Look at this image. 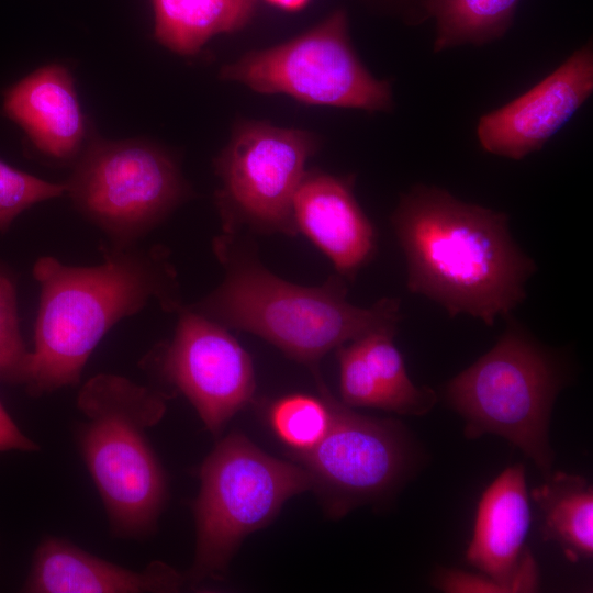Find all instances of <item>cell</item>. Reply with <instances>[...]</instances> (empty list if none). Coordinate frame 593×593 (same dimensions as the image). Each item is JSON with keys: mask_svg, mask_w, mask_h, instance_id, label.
Masks as SVG:
<instances>
[{"mask_svg": "<svg viewBox=\"0 0 593 593\" xmlns=\"http://www.w3.org/2000/svg\"><path fill=\"white\" fill-rule=\"evenodd\" d=\"M392 223L407 265V288L450 316L486 325L525 298L534 261L513 240L508 217L417 184L401 199Z\"/></svg>", "mask_w": 593, "mask_h": 593, "instance_id": "obj_1", "label": "cell"}, {"mask_svg": "<svg viewBox=\"0 0 593 593\" xmlns=\"http://www.w3.org/2000/svg\"><path fill=\"white\" fill-rule=\"evenodd\" d=\"M104 261L74 267L45 256L33 266L40 303L23 385L31 396L80 383L85 366L102 337L122 318L156 299L163 310L182 307L168 254L161 246L112 249Z\"/></svg>", "mask_w": 593, "mask_h": 593, "instance_id": "obj_2", "label": "cell"}, {"mask_svg": "<svg viewBox=\"0 0 593 593\" xmlns=\"http://www.w3.org/2000/svg\"><path fill=\"white\" fill-rule=\"evenodd\" d=\"M214 247L225 278L190 309L226 328L262 337L312 370L329 350L370 332L395 328L400 320L395 299L359 307L347 302L339 279L332 278L321 287L298 286L251 257L233 254L223 238Z\"/></svg>", "mask_w": 593, "mask_h": 593, "instance_id": "obj_3", "label": "cell"}, {"mask_svg": "<svg viewBox=\"0 0 593 593\" xmlns=\"http://www.w3.org/2000/svg\"><path fill=\"white\" fill-rule=\"evenodd\" d=\"M75 440L120 539L152 536L168 499L167 477L147 436L165 415L164 393L114 373H98L80 388Z\"/></svg>", "mask_w": 593, "mask_h": 593, "instance_id": "obj_4", "label": "cell"}, {"mask_svg": "<svg viewBox=\"0 0 593 593\" xmlns=\"http://www.w3.org/2000/svg\"><path fill=\"white\" fill-rule=\"evenodd\" d=\"M199 479L195 551L187 577L192 586L222 578L248 534L268 525L290 497L312 489L302 466L267 455L240 433L217 443Z\"/></svg>", "mask_w": 593, "mask_h": 593, "instance_id": "obj_5", "label": "cell"}, {"mask_svg": "<svg viewBox=\"0 0 593 593\" xmlns=\"http://www.w3.org/2000/svg\"><path fill=\"white\" fill-rule=\"evenodd\" d=\"M560 384L552 359L511 323L491 350L448 383L446 398L463 418L467 438L501 436L547 475L553 461L550 414Z\"/></svg>", "mask_w": 593, "mask_h": 593, "instance_id": "obj_6", "label": "cell"}, {"mask_svg": "<svg viewBox=\"0 0 593 593\" xmlns=\"http://www.w3.org/2000/svg\"><path fill=\"white\" fill-rule=\"evenodd\" d=\"M66 194L112 249L136 246L190 197L174 156L145 138L91 134L71 165Z\"/></svg>", "mask_w": 593, "mask_h": 593, "instance_id": "obj_7", "label": "cell"}, {"mask_svg": "<svg viewBox=\"0 0 593 593\" xmlns=\"http://www.w3.org/2000/svg\"><path fill=\"white\" fill-rule=\"evenodd\" d=\"M220 76L259 93H284L307 104L368 112L393 105L390 83L374 78L356 55L343 10L290 41L247 53L225 65Z\"/></svg>", "mask_w": 593, "mask_h": 593, "instance_id": "obj_8", "label": "cell"}, {"mask_svg": "<svg viewBox=\"0 0 593 593\" xmlns=\"http://www.w3.org/2000/svg\"><path fill=\"white\" fill-rule=\"evenodd\" d=\"M314 376L333 421L317 446L291 454L311 475L329 515L342 517L402 482L413 462L412 441L400 423L354 412L331 394L317 371Z\"/></svg>", "mask_w": 593, "mask_h": 593, "instance_id": "obj_9", "label": "cell"}, {"mask_svg": "<svg viewBox=\"0 0 593 593\" xmlns=\"http://www.w3.org/2000/svg\"><path fill=\"white\" fill-rule=\"evenodd\" d=\"M316 147V137L303 130L255 121L237 126L215 161L223 183L216 201L225 225L237 219L295 234L293 199Z\"/></svg>", "mask_w": 593, "mask_h": 593, "instance_id": "obj_10", "label": "cell"}, {"mask_svg": "<svg viewBox=\"0 0 593 593\" xmlns=\"http://www.w3.org/2000/svg\"><path fill=\"white\" fill-rule=\"evenodd\" d=\"M174 337L155 358L158 372L192 404L205 428L219 435L253 399L250 356L226 327L182 306Z\"/></svg>", "mask_w": 593, "mask_h": 593, "instance_id": "obj_11", "label": "cell"}, {"mask_svg": "<svg viewBox=\"0 0 593 593\" xmlns=\"http://www.w3.org/2000/svg\"><path fill=\"white\" fill-rule=\"evenodd\" d=\"M593 93V49L586 43L532 89L484 114L477 126L481 147L519 160L540 150Z\"/></svg>", "mask_w": 593, "mask_h": 593, "instance_id": "obj_12", "label": "cell"}, {"mask_svg": "<svg viewBox=\"0 0 593 593\" xmlns=\"http://www.w3.org/2000/svg\"><path fill=\"white\" fill-rule=\"evenodd\" d=\"M529 525L525 469L517 463L504 469L481 495L466 550L468 563L502 584L506 593L537 591L538 567L525 548Z\"/></svg>", "mask_w": 593, "mask_h": 593, "instance_id": "obj_13", "label": "cell"}, {"mask_svg": "<svg viewBox=\"0 0 593 593\" xmlns=\"http://www.w3.org/2000/svg\"><path fill=\"white\" fill-rule=\"evenodd\" d=\"M2 111L37 153L58 164L72 165L92 134L72 74L61 64L42 66L7 88Z\"/></svg>", "mask_w": 593, "mask_h": 593, "instance_id": "obj_14", "label": "cell"}, {"mask_svg": "<svg viewBox=\"0 0 593 593\" xmlns=\"http://www.w3.org/2000/svg\"><path fill=\"white\" fill-rule=\"evenodd\" d=\"M187 579L163 561L132 570L97 557L76 544L46 536L37 545L22 585L26 593H172Z\"/></svg>", "mask_w": 593, "mask_h": 593, "instance_id": "obj_15", "label": "cell"}, {"mask_svg": "<svg viewBox=\"0 0 593 593\" xmlns=\"http://www.w3.org/2000/svg\"><path fill=\"white\" fill-rule=\"evenodd\" d=\"M293 217L296 230L342 275L353 277L374 253L373 225L357 203L349 179L305 172L293 199Z\"/></svg>", "mask_w": 593, "mask_h": 593, "instance_id": "obj_16", "label": "cell"}, {"mask_svg": "<svg viewBox=\"0 0 593 593\" xmlns=\"http://www.w3.org/2000/svg\"><path fill=\"white\" fill-rule=\"evenodd\" d=\"M154 36L168 49L190 56L214 35L244 27L257 0H150Z\"/></svg>", "mask_w": 593, "mask_h": 593, "instance_id": "obj_17", "label": "cell"}, {"mask_svg": "<svg viewBox=\"0 0 593 593\" xmlns=\"http://www.w3.org/2000/svg\"><path fill=\"white\" fill-rule=\"evenodd\" d=\"M542 512L544 539L560 545L572 560L593 555V490L581 475L555 472L532 492Z\"/></svg>", "mask_w": 593, "mask_h": 593, "instance_id": "obj_18", "label": "cell"}, {"mask_svg": "<svg viewBox=\"0 0 593 593\" xmlns=\"http://www.w3.org/2000/svg\"><path fill=\"white\" fill-rule=\"evenodd\" d=\"M521 0H423L436 23L434 52L466 44L484 45L511 29Z\"/></svg>", "mask_w": 593, "mask_h": 593, "instance_id": "obj_19", "label": "cell"}, {"mask_svg": "<svg viewBox=\"0 0 593 593\" xmlns=\"http://www.w3.org/2000/svg\"><path fill=\"white\" fill-rule=\"evenodd\" d=\"M395 328L370 332L355 342L362 351L377 382L385 393L390 412L421 416L437 401L428 387H416L409 378L403 358L393 343Z\"/></svg>", "mask_w": 593, "mask_h": 593, "instance_id": "obj_20", "label": "cell"}, {"mask_svg": "<svg viewBox=\"0 0 593 593\" xmlns=\"http://www.w3.org/2000/svg\"><path fill=\"white\" fill-rule=\"evenodd\" d=\"M320 395L294 393L271 403L268 410L270 427L291 452L313 449L327 434L333 413L326 398Z\"/></svg>", "mask_w": 593, "mask_h": 593, "instance_id": "obj_21", "label": "cell"}, {"mask_svg": "<svg viewBox=\"0 0 593 593\" xmlns=\"http://www.w3.org/2000/svg\"><path fill=\"white\" fill-rule=\"evenodd\" d=\"M30 353L20 331L15 280L0 267V381L23 385Z\"/></svg>", "mask_w": 593, "mask_h": 593, "instance_id": "obj_22", "label": "cell"}, {"mask_svg": "<svg viewBox=\"0 0 593 593\" xmlns=\"http://www.w3.org/2000/svg\"><path fill=\"white\" fill-rule=\"evenodd\" d=\"M65 193V183L46 181L0 160V233H7L14 220L34 204Z\"/></svg>", "mask_w": 593, "mask_h": 593, "instance_id": "obj_23", "label": "cell"}, {"mask_svg": "<svg viewBox=\"0 0 593 593\" xmlns=\"http://www.w3.org/2000/svg\"><path fill=\"white\" fill-rule=\"evenodd\" d=\"M337 349L342 402L349 407H374L390 411L389 400L373 377L358 344Z\"/></svg>", "mask_w": 593, "mask_h": 593, "instance_id": "obj_24", "label": "cell"}, {"mask_svg": "<svg viewBox=\"0 0 593 593\" xmlns=\"http://www.w3.org/2000/svg\"><path fill=\"white\" fill-rule=\"evenodd\" d=\"M435 585L448 593H506L505 588L484 573L441 569L434 578Z\"/></svg>", "mask_w": 593, "mask_h": 593, "instance_id": "obj_25", "label": "cell"}, {"mask_svg": "<svg viewBox=\"0 0 593 593\" xmlns=\"http://www.w3.org/2000/svg\"><path fill=\"white\" fill-rule=\"evenodd\" d=\"M8 450L32 452L40 446L23 434L0 403V452Z\"/></svg>", "mask_w": 593, "mask_h": 593, "instance_id": "obj_26", "label": "cell"}, {"mask_svg": "<svg viewBox=\"0 0 593 593\" xmlns=\"http://www.w3.org/2000/svg\"><path fill=\"white\" fill-rule=\"evenodd\" d=\"M268 3L286 11H299L304 8L310 0H266Z\"/></svg>", "mask_w": 593, "mask_h": 593, "instance_id": "obj_27", "label": "cell"}]
</instances>
